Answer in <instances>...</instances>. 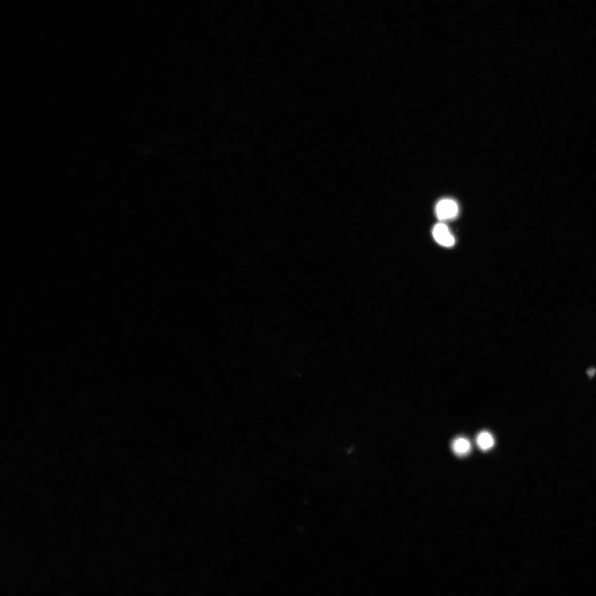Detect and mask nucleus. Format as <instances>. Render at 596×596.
Wrapping results in <instances>:
<instances>
[{"label":"nucleus","instance_id":"nucleus-1","mask_svg":"<svg viewBox=\"0 0 596 596\" xmlns=\"http://www.w3.org/2000/svg\"><path fill=\"white\" fill-rule=\"evenodd\" d=\"M459 211L457 203L451 199H442L437 204L436 213L441 220H447L456 217Z\"/></svg>","mask_w":596,"mask_h":596},{"label":"nucleus","instance_id":"nucleus-2","mask_svg":"<svg viewBox=\"0 0 596 596\" xmlns=\"http://www.w3.org/2000/svg\"><path fill=\"white\" fill-rule=\"evenodd\" d=\"M433 236L438 243L445 247H451L455 243V239L443 223L436 225L433 229Z\"/></svg>","mask_w":596,"mask_h":596},{"label":"nucleus","instance_id":"nucleus-3","mask_svg":"<svg viewBox=\"0 0 596 596\" xmlns=\"http://www.w3.org/2000/svg\"><path fill=\"white\" fill-rule=\"evenodd\" d=\"M453 451L457 455L464 456L468 454L471 450L470 442L464 437H458L453 441Z\"/></svg>","mask_w":596,"mask_h":596},{"label":"nucleus","instance_id":"nucleus-4","mask_svg":"<svg viewBox=\"0 0 596 596\" xmlns=\"http://www.w3.org/2000/svg\"><path fill=\"white\" fill-rule=\"evenodd\" d=\"M495 441L493 436L488 432L483 431L479 433L477 438V443L482 451H488L493 447Z\"/></svg>","mask_w":596,"mask_h":596},{"label":"nucleus","instance_id":"nucleus-5","mask_svg":"<svg viewBox=\"0 0 596 596\" xmlns=\"http://www.w3.org/2000/svg\"><path fill=\"white\" fill-rule=\"evenodd\" d=\"M596 373V369L594 368H590L587 370V374L590 378L594 377Z\"/></svg>","mask_w":596,"mask_h":596}]
</instances>
